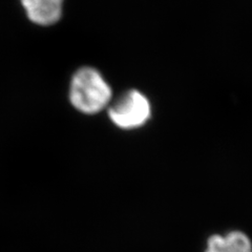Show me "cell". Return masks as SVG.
Segmentation results:
<instances>
[{"instance_id": "6da1fadb", "label": "cell", "mask_w": 252, "mask_h": 252, "mask_svg": "<svg viewBox=\"0 0 252 252\" xmlns=\"http://www.w3.org/2000/svg\"><path fill=\"white\" fill-rule=\"evenodd\" d=\"M112 99V89L99 70L81 67L74 74L69 85V100L79 112L94 115L105 108Z\"/></svg>"}, {"instance_id": "7a4b0ae2", "label": "cell", "mask_w": 252, "mask_h": 252, "mask_svg": "<svg viewBox=\"0 0 252 252\" xmlns=\"http://www.w3.org/2000/svg\"><path fill=\"white\" fill-rule=\"evenodd\" d=\"M112 122L123 129L141 127L152 117V105L148 98L139 91L124 93L108 108Z\"/></svg>"}, {"instance_id": "277c9868", "label": "cell", "mask_w": 252, "mask_h": 252, "mask_svg": "<svg viewBox=\"0 0 252 252\" xmlns=\"http://www.w3.org/2000/svg\"><path fill=\"white\" fill-rule=\"evenodd\" d=\"M28 18L38 26H52L62 15L64 0H20Z\"/></svg>"}, {"instance_id": "3957f363", "label": "cell", "mask_w": 252, "mask_h": 252, "mask_svg": "<svg viewBox=\"0 0 252 252\" xmlns=\"http://www.w3.org/2000/svg\"><path fill=\"white\" fill-rule=\"evenodd\" d=\"M203 252H252V239L240 229L212 233L207 238Z\"/></svg>"}]
</instances>
